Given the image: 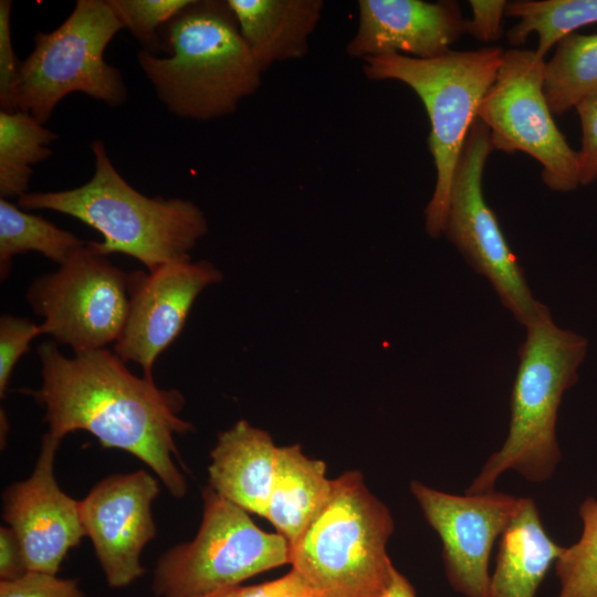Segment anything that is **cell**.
Returning <instances> with one entry per match:
<instances>
[{
	"label": "cell",
	"mask_w": 597,
	"mask_h": 597,
	"mask_svg": "<svg viewBox=\"0 0 597 597\" xmlns=\"http://www.w3.org/2000/svg\"><path fill=\"white\" fill-rule=\"evenodd\" d=\"M59 136L30 114L0 111V196L20 198L28 191L32 167L52 155Z\"/></svg>",
	"instance_id": "cell-21"
},
{
	"label": "cell",
	"mask_w": 597,
	"mask_h": 597,
	"mask_svg": "<svg viewBox=\"0 0 597 597\" xmlns=\"http://www.w3.org/2000/svg\"><path fill=\"white\" fill-rule=\"evenodd\" d=\"M160 49L168 56L143 50L137 61L158 98L179 117H223L260 86L262 72L228 1L192 0L161 30Z\"/></svg>",
	"instance_id": "cell-2"
},
{
	"label": "cell",
	"mask_w": 597,
	"mask_h": 597,
	"mask_svg": "<svg viewBox=\"0 0 597 597\" xmlns=\"http://www.w3.org/2000/svg\"><path fill=\"white\" fill-rule=\"evenodd\" d=\"M331 489L325 462L306 457L300 444L277 447L265 519L291 547L322 509Z\"/></svg>",
	"instance_id": "cell-20"
},
{
	"label": "cell",
	"mask_w": 597,
	"mask_h": 597,
	"mask_svg": "<svg viewBox=\"0 0 597 597\" xmlns=\"http://www.w3.org/2000/svg\"><path fill=\"white\" fill-rule=\"evenodd\" d=\"M583 532L579 540L555 563L561 583L557 597H597V500L589 496L579 506Z\"/></svg>",
	"instance_id": "cell-25"
},
{
	"label": "cell",
	"mask_w": 597,
	"mask_h": 597,
	"mask_svg": "<svg viewBox=\"0 0 597 597\" xmlns=\"http://www.w3.org/2000/svg\"><path fill=\"white\" fill-rule=\"evenodd\" d=\"M544 73V57L535 50L505 51L476 118L489 128L493 150L526 153L542 165V179L549 189L568 192L580 185L578 151L554 122Z\"/></svg>",
	"instance_id": "cell-9"
},
{
	"label": "cell",
	"mask_w": 597,
	"mask_h": 597,
	"mask_svg": "<svg viewBox=\"0 0 597 597\" xmlns=\"http://www.w3.org/2000/svg\"><path fill=\"white\" fill-rule=\"evenodd\" d=\"M12 2L0 1V106L3 112H17L14 93L20 63L12 45L10 14Z\"/></svg>",
	"instance_id": "cell-29"
},
{
	"label": "cell",
	"mask_w": 597,
	"mask_h": 597,
	"mask_svg": "<svg viewBox=\"0 0 597 597\" xmlns=\"http://www.w3.org/2000/svg\"><path fill=\"white\" fill-rule=\"evenodd\" d=\"M597 91V33L564 36L545 62L544 94L552 113L562 115Z\"/></svg>",
	"instance_id": "cell-22"
},
{
	"label": "cell",
	"mask_w": 597,
	"mask_h": 597,
	"mask_svg": "<svg viewBox=\"0 0 597 597\" xmlns=\"http://www.w3.org/2000/svg\"><path fill=\"white\" fill-rule=\"evenodd\" d=\"M221 279V272L205 260L129 272L128 311L114 353L153 378L155 362L181 333L196 298Z\"/></svg>",
	"instance_id": "cell-13"
},
{
	"label": "cell",
	"mask_w": 597,
	"mask_h": 597,
	"mask_svg": "<svg viewBox=\"0 0 597 597\" xmlns=\"http://www.w3.org/2000/svg\"><path fill=\"white\" fill-rule=\"evenodd\" d=\"M211 597H314L305 579L293 568L284 576L253 586H235Z\"/></svg>",
	"instance_id": "cell-31"
},
{
	"label": "cell",
	"mask_w": 597,
	"mask_h": 597,
	"mask_svg": "<svg viewBox=\"0 0 597 597\" xmlns=\"http://www.w3.org/2000/svg\"><path fill=\"white\" fill-rule=\"evenodd\" d=\"M158 494L157 479L139 470L105 478L78 502L85 535L111 587L143 576L140 554L156 536L151 503Z\"/></svg>",
	"instance_id": "cell-14"
},
{
	"label": "cell",
	"mask_w": 597,
	"mask_h": 597,
	"mask_svg": "<svg viewBox=\"0 0 597 597\" xmlns=\"http://www.w3.org/2000/svg\"><path fill=\"white\" fill-rule=\"evenodd\" d=\"M42 334L41 325L24 317L3 314L0 317V396L3 398L11 374L29 350L33 338Z\"/></svg>",
	"instance_id": "cell-27"
},
{
	"label": "cell",
	"mask_w": 597,
	"mask_h": 597,
	"mask_svg": "<svg viewBox=\"0 0 597 597\" xmlns=\"http://www.w3.org/2000/svg\"><path fill=\"white\" fill-rule=\"evenodd\" d=\"M525 328L511 392L507 437L467 489L468 494L493 491L499 476L509 470L531 482H544L561 460L558 408L565 391L578 379L588 342L558 327L548 310Z\"/></svg>",
	"instance_id": "cell-4"
},
{
	"label": "cell",
	"mask_w": 597,
	"mask_h": 597,
	"mask_svg": "<svg viewBox=\"0 0 597 597\" xmlns=\"http://www.w3.org/2000/svg\"><path fill=\"white\" fill-rule=\"evenodd\" d=\"M93 177L83 186L45 192H27L18 200L22 210L46 209L71 216L97 230L103 240L91 247L107 256L123 253L147 271L190 261V251L208 232L201 209L190 200L147 197L116 170L102 140L92 144Z\"/></svg>",
	"instance_id": "cell-3"
},
{
	"label": "cell",
	"mask_w": 597,
	"mask_h": 597,
	"mask_svg": "<svg viewBox=\"0 0 597 597\" xmlns=\"http://www.w3.org/2000/svg\"><path fill=\"white\" fill-rule=\"evenodd\" d=\"M358 24L346 45L350 57L398 53L432 59L451 50L465 33L455 1L359 0Z\"/></svg>",
	"instance_id": "cell-16"
},
{
	"label": "cell",
	"mask_w": 597,
	"mask_h": 597,
	"mask_svg": "<svg viewBox=\"0 0 597 597\" xmlns=\"http://www.w3.org/2000/svg\"><path fill=\"white\" fill-rule=\"evenodd\" d=\"M85 244L72 232L21 210L7 199H0V271L1 279L10 272L18 254L35 251L61 265Z\"/></svg>",
	"instance_id": "cell-24"
},
{
	"label": "cell",
	"mask_w": 597,
	"mask_h": 597,
	"mask_svg": "<svg viewBox=\"0 0 597 597\" xmlns=\"http://www.w3.org/2000/svg\"><path fill=\"white\" fill-rule=\"evenodd\" d=\"M493 150L489 128L475 118L458 160L443 234L467 263L485 276L516 321L526 326L548 308L536 301L482 191L486 159Z\"/></svg>",
	"instance_id": "cell-10"
},
{
	"label": "cell",
	"mask_w": 597,
	"mask_h": 597,
	"mask_svg": "<svg viewBox=\"0 0 597 597\" xmlns=\"http://www.w3.org/2000/svg\"><path fill=\"white\" fill-rule=\"evenodd\" d=\"M0 597H84V595L74 579L27 572L18 579L1 580Z\"/></svg>",
	"instance_id": "cell-28"
},
{
	"label": "cell",
	"mask_w": 597,
	"mask_h": 597,
	"mask_svg": "<svg viewBox=\"0 0 597 597\" xmlns=\"http://www.w3.org/2000/svg\"><path fill=\"white\" fill-rule=\"evenodd\" d=\"M395 524L359 471L332 480L331 493L290 547V565L314 597H383L396 567L387 554Z\"/></svg>",
	"instance_id": "cell-5"
},
{
	"label": "cell",
	"mask_w": 597,
	"mask_h": 597,
	"mask_svg": "<svg viewBox=\"0 0 597 597\" xmlns=\"http://www.w3.org/2000/svg\"><path fill=\"white\" fill-rule=\"evenodd\" d=\"M28 572L20 544L10 527L0 530V577L14 580Z\"/></svg>",
	"instance_id": "cell-33"
},
{
	"label": "cell",
	"mask_w": 597,
	"mask_h": 597,
	"mask_svg": "<svg viewBox=\"0 0 597 597\" xmlns=\"http://www.w3.org/2000/svg\"><path fill=\"white\" fill-rule=\"evenodd\" d=\"M192 0H107L111 9L144 51L155 54L160 49L164 27Z\"/></svg>",
	"instance_id": "cell-26"
},
{
	"label": "cell",
	"mask_w": 597,
	"mask_h": 597,
	"mask_svg": "<svg viewBox=\"0 0 597 597\" xmlns=\"http://www.w3.org/2000/svg\"><path fill=\"white\" fill-rule=\"evenodd\" d=\"M499 538L491 597H535L565 547L546 533L533 499L520 498L515 513Z\"/></svg>",
	"instance_id": "cell-19"
},
{
	"label": "cell",
	"mask_w": 597,
	"mask_h": 597,
	"mask_svg": "<svg viewBox=\"0 0 597 597\" xmlns=\"http://www.w3.org/2000/svg\"><path fill=\"white\" fill-rule=\"evenodd\" d=\"M36 353L42 384L32 394L45 409L49 434L62 440L73 431H87L104 449L126 451L147 464L172 496H185L187 482L175 463L180 461L175 436L193 427L179 416L185 405L180 391L135 376L105 348L66 357L50 341Z\"/></svg>",
	"instance_id": "cell-1"
},
{
	"label": "cell",
	"mask_w": 597,
	"mask_h": 597,
	"mask_svg": "<svg viewBox=\"0 0 597 597\" xmlns=\"http://www.w3.org/2000/svg\"><path fill=\"white\" fill-rule=\"evenodd\" d=\"M505 15L519 19L507 32L509 43L524 44L531 33L538 38L536 53L545 57L564 36L597 23V0H517L507 2Z\"/></svg>",
	"instance_id": "cell-23"
},
{
	"label": "cell",
	"mask_w": 597,
	"mask_h": 597,
	"mask_svg": "<svg viewBox=\"0 0 597 597\" xmlns=\"http://www.w3.org/2000/svg\"><path fill=\"white\" fill-rule=\"evenodd\" d=\"M472 18L465 21V33L482 42L498 41L502 36V21L507 1L470 0Z\"/></svg>",
	"instance_id": "cell-32"
},
{
	"label": "cell",
	"mask_w": 597,
	"mask_h": 597,
	"mask_svg": "<svg viewBox=\"0 0 597 597\" xmlns=\"http://www.w3.org/2000/svg\"><path fill=\"white\" fill-rule=\"evenodd\" d=\"M60 442L46 432L31 475L3 493V520L20 544L28 572L56 575L69 551L86 536L80 501L55 481L53 464Z\"/></svg>",
	"instance_id": "cell-15"
},
{
	"label": "cell",
	"mask_w": 597,
	"mask_h": 597,
	"mask_svg": "<svg viewBox=\"0 0 597 597\" xmlns=\"http://www.w3.org/2000/svg\"><path fill=\"white\" fill-rule=\"evenodd\" d=\"M122 29L107 0H77L60 27L35 34L33 51L20 63L15 111L44 124L60 101L75 92L109 106L123 104L127 88L122 74L104 60Z\"/></svg>",
	"instance_id": "cell-7"
},
{
	"label": "cell",
	"mask_w": 597,
	"mask_h": 597,
	"mask_svg": "<svg viewBox=\"0 0 597 597\" xmlns=\"http://www.w3.org/2000/svg\"><path fill=\"white\" fill-rule=\"evenodd\" d=\"M227 1L262 73L274 63L307 54L324 8L322 0Z\"/></svg>",
	"instance_id": "cell-18"
},
{
	"label": "cell",
	"mask_w": 597,
	"mask_h": 597,
	"mask_svg": "<svg viewBox=\"0 0 597 597\" xmlns=\"http://www.w3.org/2000/svg\"><path fill=\"white\" fill-rule=\"evenodd\" d=\"M203 515L192 541L160 556L153 578L156 597H211L262 572L290 564L279 533L258 527L249 513L207 485Z\"/></svg>",
	"instance_id": "cell-8"
},
{
	"label": "cell",
	"mask_w": 597,
	"mask_h": 597,
	"mask_svg": "<svg viewBox=\"0 0 597 597\" xmlns=\"http://www.w3.org/2000/svg\"><path fill=\"white\" fill-rule=\"evenodd\" d=\"M504 51L485 46L471 51L449 50L432 59L398 53L367 57L366 76L395 80L420 97L430 121L429 150L436 167L434 190L428 202L426 231L443 233L453 174L478 107L495 81Z\"/></svg>",
	"instance_id": "cell-6"
},
{
	"label": "cell",
	"mask_w": 597,
	"mask_h": 597,
	"mask_svg": "<svg viewBox=\"0 0 597 597\" xmlns=\"http://www.w3.org/2000/svg\"><path fill=\"white\" fill-rule=\"evenodd\" d=\"M276 451L266 431L239 420L218 436L210 453L209 486L245 512L265 517Z\"/></svg>",
	"instance_id": "cell-17"
},
{
	"label": "cell",
	"mask_w": 597,
	"mask_h": 597,
	"mask_svg": "<svg viewBox=\"0 0 597 597\" xmlns=\"http://www.w3.org/2000/svg\"><path fill=\"white\" fill-rule=\"evenodd\" d=\"M129 273L90 244L76 250L54 272L32 281L27 300L43 318L42 334L74 353L105 348L124 327Z\"/></svg>",
	"instance_id": "cell-11"
},
{
	"label": "cell",
	"mask_w": 597,
	"mask_h": 597,
	"mask_svg": "<svg viewBox=\"0 0 597 597\" xmlns=\"http://www.w3.org/2000/svg\"><path fill=\"white\" fill-rule=\"evenodd\" d=\"M410 491L440 537L452 588L465 597H491V551L515 513L520 498L494 490L455 495L418 481L410 483Z\"/></svg>",
	"instance_id": "cell-12"
},
{
	"label": "cell",
	"mask_w": 597,
	"mask_h": 597,
	"mask_svg": "<svg viewBox=\"0 0 597 597\" xmlns=\"http://www.w3.org/2000/svg\"><path fill=\"white\" fill-rule=\"evenodd\" d=\"M383 597H417V594L407 577L396 568L391 582Z\"/></svg>",
	"instance_id": "cell-34"
},
{
	"label": "cell",
	"mask_w": 597,
	"mask_h": 597,
	"mask_svg": "<svg viewBox=\"0 0 597 597\" xmlns=\"http://www.w3.org/2000/svg\"><path fill=\"white\" fill-rule=\"evenodd\" d=\"M576 111L582 124L580 185H589L597 179V91L583 100Z\"/></svg>",
	"instance_id": "cell-30"
}]
</instances>
